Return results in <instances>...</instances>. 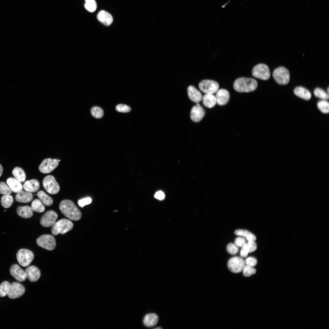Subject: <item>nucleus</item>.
<instances>
[{
  "label": "nucleus",
  "instance_id": "nucleus-39",
  "mask_svg": "<svg viewBox=\"0 0 329 329\" xmlns=\"http://www.w3.org/2000/svg\"><path fill=\"white\" fill-rule=\"evenodd\" d=\"M242 271L243 275L246 277H249L255 274L256 272L253 267L247 265H245Z\"/></svg>",
  "mask_w": 329,
  "mask_h": 329
},
{
  "label": "nucleus",
  "instance_id": "nucleus-29",
  "mask_svg": "<svg viewBox=\"0 0 329 329\" xmlns=\"http://www.w3.org/2000/svg\"><path fill=\"white\" fill-rule=\"evenodd\" d=\"M12 174L15 178L20 182H24L25 180V173L24 171L19 167L15 168L12 171Z\"/></svg>",
  "mask_w": 329,
  "mask_h": 329
},
{
  "label": "nucleus",
  "instance_id": "nucleus-36",
  "mask_svg": "<svg viewBox=\"0 0 329 329\" xmlns=\"http://www.w3.org/2000/svg\"><path fill=\"white\" fill-rule=\"evenodd\" d=\"M92 115L96 118H100L104 115V111L100 107L95 106L93 107L91 110Z\"/></svg>",
  "mask_w": 329,
  "mask_h": 329
},
{
  "label": "nucleus",
  "instance_id": "nucleus-19",
  "mask_svg": "<svg viewBox=\"0 0 329 329\" xmlns=\"http://www.w3.org/2000/svg\"><path fill=\"white\" fill-rule=\"evenodd\" d=\"M97 18L99 21L106 26L110 25L113 21V17L111 14L103 10L98 12Z\"/></svg>",
  "mask_w": 329,
  "mask_h": 329
},
{
  "label": "nucleus",
  "instance_id": "nucleus-1",
  "mask_svg": "<svg viewBox=\"0 0 329 329\" xmlns=\"http://www.w3.org/2000/svg\"><path fill=\"white\" fill-rule=\"evenodd\" d=\"M59 208L66 217L72 220L77 221L81 218V212L72 201L68 200H62L59 205Z\"/></svg>",
  "mask_w": 329,
  "mask_h": 329
},
{
  "label": "nucleus",
  "instance_id": "nucleus-23",
  "mask_svg": "<svg viewBox=\"0 0 329 329\" xmlns=\"http://www.w3.org/2000/svg\"><path fill=\"white\" fill-rule=\"evenodd\" d=\"M7 183L12 191L17 193L23 189V186L20 182L16 178L10 177L7 180Z\"/></svg>",
  "mask_w": 329,
  "mask_h": 329
},
{
  "label": "nucleus",
  "instance_id": "nucleus-33",
  "mask_svg": "<svg viewBox=\"0 0 329 329\" xmlns=\"http://www.w3.org/2000/svg\"><path fill=\"white\" fill-rule=\"evenodd\" d=\"M314 94L317 97L323 100H327L329 98V94L324 90L319 88H316L314 91Z\"/></svg>",
  "mask_w": 329,
  "mask_h": 329
},
{
  "label": "nucleus",
  "instance_id": "nucleus-32",
  "mask_svg": "<svg viewBox=\"0 0 329 329\" xmlns=\"http://www.w3.org/2000/svg\"><path fill=\"white\" fill-rule=\"evenodd\" d=\"M10 284L7 281L3 282L0 285V297L8 295L9 292Z\"/></svg>",
  "mask_w": 329,
  "mask_h": 329
},
{
  "label": "nucleus",
  "instance_id": "nucleus-34",
  "mask_svg": "<svg viewBox=\"0 0 329 329\" xmlns=\"http://www.w3.org/2000/svg\"><path fill=\"white\" fill-rule=\"evenodd\" d=\"M317 107L320 110L324 113H328L329 112V103L325 100L319 101L317 103Z\"/></svg>",
  "mask_w": 329,
  "mask_h": 329
},
{
  "label": "nucleus",
  "instance_id": "nucleus-2",
  "mask_svg": "<svg viewBox=\"0 0 329 329\" xmlns=\"http://www.w3.org/2000/svg\"><path fill=\"white\" fill-rule=\"evenodd\" d=\"M258 83L254 79L247 77H240L237 79L234 82V89L239 92H249L255 90Z\"/></svg>",
  "mask_w": 329,
  "mask_h": 329
},
{
  "label": "nucleus",
  "instance_id": "nucleus-9",
  "mask_svg": "<svg viewBox=\"0 0 329 329\" xmlns=\"http://www.w3.org/2000/svg\"><path fill=\"white\" fill-rule=\"evenodd\" d=\"M199 87L200 90L205 94H213L219 90V85L214 81L205 80L200 82Z\"/></svg>",
  "mask_w": 329,
  "mask_h": 329
},
{
  "label": "nucleus",
  "instance_id": "nucleus-5",
  "mask_svg": "<svg viewBox=\"0 0 329 329\" xmlns=\"http://www.w3.org/2000/svg\"><path fill=\"white\" fill-rule=\"evenodd\" d=\"M16 258L19 264L24 267L29 266L34 258V255L30 250L25 249H19L16 254Z\"/></svg>",
  "mask_w": 329,
  "mask_h": 329
},
{
  "label": "nucleus",
  "instance_id": "nucleus-15",
  "mask_svg": "<svg viewBox=\"0 0 329 329\" xmlns=\"http://www.w3.org/2000/svg\"><path fill=\"white\" fill-rule=\"evenodd\" d=\"M10 272L11 275L19 281H23L27 278L25 271L17 264L11 266Z\"/></svg>",
  "mask_w": 329,
  "mask_h": 329
},
{
  "label": "nucleus",
  "instance_id": "nucleus-44",
  "mask_svg": "<svg viewBox=\"0 0 329 329\" xmlns=\"http://www.w3.org/2000/svg\"><path fill=\"white\" fill-rule=\"evenodd\" d=\"M246 243V240L242 237H238L236 239L235 241V244L240 247H242Z\"/></svg>",
  "mask_w": 329,
  "mask_h": 329
},
{
  "label": "nucleus",
  "instance_id": "nucleus-38",
  "mask_svg": "<svg viewBox=\"0 0 329 329\" xmlns=\"http://www.w3.org/2000/svg\"><path fill=\"white\" fill-rule=\"evenodd\" d=\"M247 250L249 253H251L255 251L257 249V245L255 242H248L242 247Z\"/></svg>",
  "mask_w": 329,
  "mask_h": 329
},
{
  "label": "nucleus",
  "instance_id": "nucleus-37",
  "mask_svg": "<svg viewBox=\"0 0 329 329\" xmlns=\"http://www.w3.org/2000/svg\"><path fill=\"white\" fill-rule=\"evenodd\" d=\"M12 191L9 186L3 182H0V194L4 195H10Z\"/></svg>",
  "mask_w": 329,
  "mask_h": 329
},
{
  "label": "nucleus",
  "instance_id": "nucleus-16",
  "mask_svg": "<svg viewBox=\"0 0 329 329\" xmlns=\"http://www.w3.org/2000/svg\"><path fill=\"white\" fill-rule=\"evenodd\" d=\"M25 271L27 278L31 282H34L37 281L40 277V271L35 266H31L28 267Z\"/></svg>",
  "mask_w": 329,
  "mask_h": 329
},
{
  "label": "nucleus",
  "instance_id": "nucleus-14",
  "mask_svg": "<svg viewBox=\"0 0 329 329\" xmlns=\"http://www.w3.org/2000/svg\"><path fill=\"white\" fill-rule=\"evenodd\" d=\"M205 115V111L199 103L193 107L190 112V118L195 122H199L203 118Z\"/></svg>",
  "mask_w": 329,
  "mask_h": 329
},
{
  "label": "nucleus",
  "instance_id": "nucleus-3",
  "mask_svg": "<svg viewBox=\"0 0 329 329\" xmlns=\"http://www.w3.org/2000/svg\"><path fill=\"white\" fill-rule=\"evenodd\" d=\"M73 226V223L70 220L62 219L54 224L51 228V232L54 235L59 234H63L71 230Z\"/></svg>",
  "mask_w": 329,
  "mask_h": 329
},
{
  "label": "nucleus",
  "instance_id": "nucleus-20",
  "mask_svg": "<svg viewBox=\"0 0 329 329\" xmlns=\"http://www.w3.org/2000/svg\"><path fill=\"white\" fill-rule=\"evenodd\" d=\"M33 198L32 194L30 192L21 190L17 193L15 199L18 202L22 203H28Z\"/></svg>",
  "mask_w": 329,
  "mask_h": 329
},
{
  "label": "nucleus",
  "instance_id": "nucleus-8",
  "mask_svg": "<svg viewBox=\"0 0 329 329\" xmlns=\"http://www.w3.org/2000/svg\"><path fill=\"white\" fill-rule=\"evenodd\" d=\"M252 74L255 77L264 80L268 79L270 76V72L268 66L264 64H259L253 69Z\"/></svg>",
  "mask_w": 329,
  "mask_h": 329
},
{
  "label": "nucleus",
  "instance_id": "nucleus-4",
  "mask_svg": "<svg viewBox=\"0 0 329 329\" xmlns=\"http://www.w3.org/2000/svg\"><path fill=\"white\" fill-rule=\"evenodd\" d=\"M273 75L275 81L279 84L285 85L289 81V72L284 67H280L275 69L273 72Z\"/></svg>",
  "mask_w": 329,
  "mask_h": 329
},
{
  "label": "nucleus",
  "instance_id": "nucleus-17",
  "mask_svg": "<svg viewBox=\"0 0 329 329\" xmlns=\"http://www.w3.org/2000/svg\"><path fill=\"white\" fill-rule=\"evenodd\" d=\"M215 97L217 100V103L220 105H223L228 102L230 98V94L227 90L221 89L217 91Z\"/></svg>",
  "mask_w": 329,
  "mask_h": 329
},
{
  "label": "nucleus",
  "instance_id": "nucleus-45",
  "mask_svg": "<svg viewBox=\"0 0 329 329\" xmlns=\"http://www.w3.org/2000/svg\"><path fill=\"white\" fill-rule=\"evenodd\" d=\"M154 197L159 200H162L164 199L165 195L163 192L161 191H158L155 193Z\"/></svg>",
  "mask_w": 329,
  "mask_h": 329
},
{
  "label": "nucleus",
  "instance_id": "nucleus-42",
  "mask_svg": "<svg viewBox=\"0 0 329 329\" xmlns=\"http://www.w3.org/2000/svg\"><path fill=\"white\" fill-rule=\"evenodd\" d=\"M245 262L246 265L253 267L256 265L257 260L254 257H249L246 259Z\"/></svg>",
  "mask_w": 329,
  "mask_h": 329
},
{
  "label": "nucleus",
  "instance_id": "nucleus-48",
  "mask_svg": "<svg viewBox=\"0 0 329 329\" xmlns=\"http://www.w3.org/2000/svg\"><path fill=\"white\" fill-rule=\"evenodd\" d=\"M327 93L329 94V87H328L327 89Z\"/></svg>",
  "mask_w": 329,
  "mask_h": 329
},
{
  "label": "nucleus",
  "instance_id": "nucleus-49",
  "mask_svg": "<svg viewBox=\"0 0 329 329\" xmlns=\"http://www.w3.org/2000/svg\"><path fill=\"white\" fill-rule=\"evenodd\" d=\"M155 329H161V327H157L155 328Z\"/></svg>",
  "mask_w": 329,
  "mask_h": 329
},
{
  "label": "nucleus",
  "instance_id": "nucleus-11",
  "mask_svg": "<svg viewBox=\"0 0 329 329\" xmlns=\"http://www.w3.org/2000/svg\"><path fill=\"white\" fill-rule=\"evenodd\" d=\"M58 164V161L57 159L50 158L45 159L40 164L39 169L42 173H49L56 168Z\"/></svg>",
  "mask_w": 329,
  "mask_h": 329
},
{
  "label": "nucleus",
  "instance_id": "nucleus-13",
  "mask_svg": "<svg viewBox=\"0 0 329 329\" xmlns=\"http://www.w3.org/2000/svg\"><path fill=\"white\" fill-rule=\"evenodd\" d=\"M25 292V288L22 284L17 282H13L10 284L8 296L9 298L15 299L21 296Z\"/></svg>",
  "mask_w": 329,
  "mask_h": 329
},
{
  "label": "nucleus",
  "instance_id": "nucleus-22",
  "mask_svg": "<svg viewBox=\"0 0 329 329\" xmlns=\"http://www.w3.org/2000/svg\"><path fill=\"white\" fill-rule=\"evenodd\" d=\"M33 210L28 206H19L17 209V213L20 217L24 218H31L33 215Z\"/></svg>",
  "mask_w": 329,
  "mask_h": 329
},
{
  "label": "nucleus",
  "instance_id": "nucleus-43",
  "mask_svg": "<svg viewBox=\"0 0 329 329\" xmlns=\"http://www.w3.org/2000/svg\"><path fill=\"white\" fill-rule=\"evenodd\" d=\"M92 202V199L90 197H87L79 200L78 201L79 206L82 207L90 204Z\"/></svg>",
  "mask_w": 329,
  "mask_h": 329
},
{
  "label": "nucleus",
  "instance_id": "nucleus-18",
  "mask_svg": "<svg viewBox=\"0 0 329 329\" xmlns=\"http://www.w3.org/2000/svg\"><path fill=\"white\" fill-rule=\"evenodd\" d=\"M187 90L189 98L191 101L197 103L202 100L203 96L201 93L194 86H189Z\"/></svg>",
  "mask_w": 329,
  "mask_h": 329
},
{
  "label": "nucleus",
  "instance_id": "nucleus-28",
  "mask_svg": "<svg viewBox=\"0 0 329 329\" xmlns=\"http://www.w3.org/2000/svg\"><path fill=\"white\" fill-rule=\"evenodd\" d=\"M235 234L236 235L244 237L248 242H255L256 239V237L255 235L246 230H237L235 232Z\"/></svg>",
  "mask_w": 329,
  "mask_h": 329
},
{
  "label": "nucleus",
  "instance_id": "nucleus-30",
  "mask_svg": "<svg viewBox=\"0 0 329 329\" xmlns=\"http://www.w3.org/2000/svg\"><path fill=\"white\" fill-rule=\"evenodd\" d=\"M31 207L33 211L38 213H42L45 210L43 203L37 199H35L32 202Z\"/></svg>",
  "mask_w": 329,
  "mask_h": 329
},
{
  "label": "nucleus",
  "instance_id": "nucleus-26",
  "mask_svg": "<svg viewBox=\"0 0 329 329\" xmlns=\"http://www.w3.org/2000/svg\"><path fill=\"white\" fill-rule=\"evenodd\" d=\"M202 100L203 105L209 108L213 107L217 103L216 97L213 94H206L203 97Z\"/></svg>",
  "mask_w": 329,
  "mask_h": 329
},
{
  "label": "nucleus",
  "instance_id": "nucleus-31",
  "mask_svg": "<svg viewBox=\"0 0 329 329\" xmlns=\"http://www.w3.org/2000/svg\"><path fill=\"white\" fill-rule=\"evenodd\" d=\"M13 201V197L10 195H4L2 197L1 199V205L5 208L10 207L12 206Z\"/></svg>",
  "mask_w": 329,
  "mask_h": 329
},
{
  "label": "nucleus",
  "instance_id": "nucleus-21",
  "mask_svg": "<svg viewBox=\"0 0 329 329\" xmlns=\"http://www.w3.org/2000/svg\"><path fill=\"white\" fill-rule=\"evenodd\" d=\"M40 186L39 181L36 179H33L25 182L23 187L25 191L34 193L38 190Z\"/></svg>",
  "mask_w": 329,
  "mask_h": 329
},
{
  "label": "nucleus",
  "instance_id": "nucleus-27",
  "mask_svg": "<svg viewBox=\"0 0 329 329\" xmlns=\"http://www.w3.org/2000/svg\"><path fill=\"white\" fill-rule=\"evenodd\" d=\"M37 195L39 200L45 205L50 206L52 204V199L43 191H39L37 193Z\"/></svg>",
  "mask_w": 329,
  "mask_h": 329
},
{
  "label": "nucleus",
  "instance_id": "nucleus-46",
  "mask_svg": "<svg viewBox=\"0 0 329 329\" xmlns=\"http://www.w3.org/2000/svg\"><path fill=\"white\" fill-rule=\"evenodd\" d=\"M249 253V252L247 250L242 247L240 253L241 256L243 257H246L247 256Z\"/></svg>",
  "mask_w": 329,
  "mask_h": 329
},
{
  "label": "nucleus",
  "instance_id": "nucleus-40",
  "mask_svg": "<svg viewBox=\"0 0 329 329\" xmlns=\"http://www.w3.org/2000/svg\"><path fill=\"white\" fill-rule=\"evenodd\" d=\"M227 249L229 253L232 255H235L238 253L239 249L237 246L235 244L231 243L228 245Z\"/></svg>",
  "mask_w": 329,
  "mask_h": 329
},
{
  "label": "nucleus",
  "instance_id": "nucleus-25",
  "mask_svg": "<svg viewBox=\"0 0 329 329\" xmlns=\"http://www.w3.org/2000/svg\"><path fill=\"white\" fill-rule=\"evenodd\" d=\"M295 94L298 97L306 100H309L311 97L310 92L306 88L302 87H298L294 90Z\"/></svg>",
  "mask_w": 329,
  "mask_h": 329
},
{
  "label": "nucleus",
  "instance_id": "nucleus-12",
  "mask_svg": "<svg viewBox=\"0 0 329 329\" xmlns=\"http://www.w3.org/2000/svg\"><path fill=\"white\" fill-rule=\"evenodd\" d=\"M58 218V215L54 211L50 210L46 212L42 217L40 223L42 226L48 227L53 226Z\"/></svg>",
  "mask_w": 329,
  "mask_h": 329
},
{
  "label": "nucleus",
  "instance_id": "nucleus-24",
  "mask_svg": "<svg viewBox=\"0 0 329 329\" xmlns=\"http://www.w3.org/2000/svg\"><path fill=\"white\" fill-rule=\"evenodd\" d=\"M158 320L157 315L155 313H150L146 315L144 317L143 323L144 325L147 327H150L155 326Z\"/></svg>",
  "mask_w": 329,
  "mask_h": 329
},
{
  "label": "nucleus",
  "instance_id": "nucleus-41",
  "mask_svg": "<svg viewBox=\"0 0 329 329\" xmlns=\"http://www.w3.org/2000/svg\"><path fill=\"white\" fill-rule=\"evenodd\" d=\"M115 108L118 111L123 113L129 112L131 110V108L129 106L122 104L117 105Z\"/></svg>",
  "mask_w": 329,
  "mask_h": 329
},
{
  "label": "nucleus",
  "instance_id": "nucleus-10",
  "mask_svg": "<svg viewBox=\"0 0 329 329\" xmlns=\"http://www.w3.org/2000/svg\"><path fill=\"white\" fill-rule=\"evenodd\" d=\"M245 265V261L241 257L238 256L231 258L228 263L229 269L232 272L235 273L242 271Z\"/></svg>",
  "mask_w": 329,
  "mask_h": 329
},
{
  "label": "nucleus",
  "instance_id": "nucleus-35",
  "mask_svg": "<svg viewBox=\"0 0 329 329\" xmlns=\"http://www.w3.org/2000/svg\"><path fill=\"white\" fill-rule=\"evenodd\" d=\"M84 6L86 9L90 12H94L97 9V4L95 0H85Z\"/></svg>",
  "mask_w": 329,
  "mask_h": 329
},
{
  "label": "nucleus",
  "instance_id": "nucleus-6",
  "mask_svg": "<svg viewBox=\"0 0 329 329\" xmlns=\"http://www.w3.org/2000/svg\"><path fill=\"white\" fill-rule=\"evenodd\" d=\"M37 245L39 246L48 250H52L56 247L55 238L49 235H44L38 237L36 240Z\"/></svg>",
  "mask_w": 329,
  "mask_h": 329
},
{
  "label": "nucleus",
  "instance_id": "nucleus-47",
  "mask_svg": "<svg viewBox=\"0 0 329 329\" xmlns=\"http://www.w3.org/2000/svg\"><path fill=\"white\" fill-rule=\"evenodd\" d=\"M3 172V168L2 166L0 164V177L2 175Z\"/></svg>",
  "mask_w": 329,
  "mask_h": 329
},
{
  "label": "nucleus",
  "instance_id": "nucleus-7",
  "mask_svg": "<svg viewBox=\"0 0 329 329\" xmlns=\"http://www.w3.org/2000/svg\"><path fill=\"white\" fill-rule=\"evenodd\" d=\"M42 184L44 188L50 194H55L59 191V186L52 175L46 176L43 180Z\"/></svg>",
  "mask_w": 329,
  "mask_h": 329
}]
</instances>
